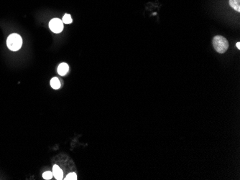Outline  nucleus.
<instances>
[{
    "mask_svg": "<svg viewBox=\"0 0 240 180\" xmlns=\"http://www.w3.org/2000/svg\"><path fill=\"white\" fill-rule=\"evenodd\" d=\"M63 22L65 23V24H71L72 22V18H71V16L68 14H66L63 18Z\"/></svg>",
    "mask_w": 240,
    "mask_h": 180,
    "instance_id": "8",
    "label": "nucleus"
},
{
    "mask_svg": "<svg viewBox=\"0 0 240 180\" xmlns=\"http://www.w3.org/2000/svg\"><path fill=\"white\" fill-rule=\"evenodd\" d=\"M236 47L239 50V49H240V42H237V43L236 44Z\"/></svg>",
    "mask_w": 240,
    "mask_h": 180,
    "instance_id": "11",
    "label": "nucleus"
},
{
    "mask_svg": "<svg viewBox=\"0 0 240 180\" xmlns=\"http://www.w3.org/2000/svg\"><path fill=\"white\" fill-rule=\"evenodd\" d=\"M53 173H52L51 171H45V172L43 173V179H47V180H49V179H52V177H53Z\"/></svg>",
    "mask_w": 240,
    "mask_h": 180,
    "instance_id": "9",
    "label": "nucleus"
},
{
    "mask_svg": "<svg viewBox=\"0 0 240 180\" xmlns=\"http://www.w3.org/2000/svg\"><path fill=\"white\" fill-rule=\"evenodd\" d=\"M49 27L54 33H60L63 29V22L58 18H54L49 23Z\"/></svg>",
    "mask_w": 240,
    "mask_h": 180,
    "instance_id": "3",
    "label": "nucleus"
},
{
    "mask_svg": "<svg viewBox=\"0 0 240 180\" xmlns=\"http://www.w3.org/2000/svg\"><path fill=\"white\" fill-rule=\"evenodd\" d=\"M53 175L58 180L62 179L63 177V172L58 165H54L53 167Z\"/></svg>",
    "mask_w": 240,
    "mask_h": 180,
    "instance_id": "4",
    "label": "nucleus"
},
{
    "mask_svg": "<svg viewBox=\"0 0 240 180\" xmlns=\"http://www.w3.org/2000/svg\"><path fill=\"white\" fill-rule=\"evenodd\" d=\"M6 45L10 50L17 51L21 48L22 45V39L18 34H12L7 38Z\"/></svg>",
    "mask_w": 240,
    "mask_h": 180,
    "instance_id": "2",
    "label": "nucleus"
},
{
    "mask_svg": "<svg viewBox=\"0 0 240 180\" xmlns=\"http://www.w3.org/2000/svg\"><path fill=\"white\" fill-rule=\"evenodd\" d=\"M66 179V180H76L77 176H76V174H75V173H74V172L70 173L66 176V179Z\"/></svg>",
    "mask_w": 240,
    "mask_h": 180,
    "instance_id": "10",
    "label": "nucleus"
},
{
    "mask_svg": "<svg viewBox=\"0 0 240 180\" xmlns=\"http://www.w3.org/2000/svg\"><path fill=\"white\" fill-rule=\"evenodd\" d=\"M69 67L68 64L63 63H60L58 68V72L60 76H65L68 72Z\"/></svg>",
    "mask_w": 240,
    "mask_h": 180,
    "instance_id": "5",
    "label": "nucleus"
},
{
    "mask_svg": "<svg viewBox=\"0 0 240 180\" xmlns=\"http://www.w3.org/2000/svg\"><path fill=\"white\" fill-rule=\"evenodd\" d=\"M240 0H230V5L233 9L237 12H240Z\"/></svg>",
    "mask_w": 240,
    "mask_h": 180,
    "instance_id": "6",
    "label": "nucleus"
},
{
    "mask_svg": "<svg viewBox=\"0 0 240 180\" xmlns=\"http://www.w3.org/2000/svg\"><path fill=\"white\" fill-rule=\"evenodd\" d=\"M213 45L217 53H224L229 48V42L225 37L217 35L214 37Z\"/></svg>",
    "mask_w": 240,
    "mask_h": 180,
    "instance_id": "1",
    "label": "nucleus"
},
{
    "mask_svg": "<svg viewBox=\"0 0 240 180\" xmlns=\"http://www.w3.org/2000/svg\"><path fill=\"white\" fill-rule=\"evenodd\" d=\"M51 85L53 89H58L60 87V83L58 78H53L51 80Z\"/></svg>",
    "mask_w": 240,
    "mask_h": 180,
    "instance_id": "7",
    "label": "nucleus"
}]
</instances>
